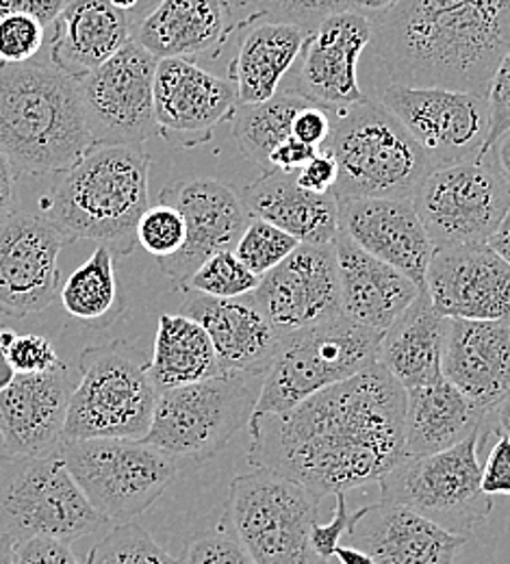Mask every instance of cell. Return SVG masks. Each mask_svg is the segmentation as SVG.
I'll return each instance as SVG.
<instances>
[{"mask_svg":"<svg viewBox=\"0 0 510 564\" xmlns=\"http://www.w3.org/2000/svg\"><path fill=\"white\" fill-rule=\"evenodd\" d=\"M406 391L378 362L287 413L248 425V463L324 499L378 482L404 458Z\"/></svg>","mask_w":510,"mask_h":564,"instance_id":"cell-1","label":"cell"},{"mask_svg":"<svg viewBox=\"0 0 510 564\" xmlns=\"http://www.w3.org/2000/svg\"><path fill=\"white\" fill-rule=\"evenodd\" d=\"M369 22L359 66L369 100L395 85L487 96L510 48V0H395Z\"/></svg>","mask_w":510,"mask_h":564,"instance_id":"cell-2","label":"cell"},{"mask_svg":"<svg viewBox=\"0 0 510 564\" xmlns=\"http://www.w3.org/2000/svg\"><path fill=\"white\" fill-rule=\"evenodd\" d=\"M150 154L144 145H94L42 198L40 209L66 241H96L129 257L148 207Z\"/></svg>","mask_w":510,"mask_h":564,"instance_id":"cell-3","label":"cell"},{"mask_svg":"<svg viewBox=\"0 0 510 564\" xmlns=\"http://www.w3.org/2000/svg\"><path fill=\"white\" fill-rule=\"evenodd\" d=\"M78 80L46 64H0V152L24 174H66L94 148Z\"/></svg>","mask_w":510,"mask_h":564,"instance_id":"cell-4","label":"cell"},{"mask_svg":"<svg viewBox=\"0 0 510 564\" xmlns=\"http://www.w3.org/2000/svg\"><path fill=\"white\" fill-rule=\"evenodd\" d=\"M319 150L337 163L335 198L411 200L415 189L438 170L378 100L333 113L330 138Z\"/></svg>","mask_w":510,"mask_h":564,"instance_id":"cell-5","label":"cell"},{"mask_svg":"<svg viewBox=\"0 0 510 564\" xmlns=\"http://www.w3.org/2000/svg\"><path fill=\"white\" fill-rule=\"evenodd\" d=\"M148 365L147 354L124 339L85 348L62 441H142L159 398Z\"/></svg>","mask_w":510,"mask_h":564,"instance_id":"cell-6","label":"cell"},{"mask_svg":"<svg viewBox=\"0 0 510 564\" xmlns=\"http://www.w3.org/2000/svg\"><path fill=\"white\" fill-rule=\"evenodd\" d=\"M265 376L221 373L216 378L159 391L147 445L167 458L207 463L248 427Z\"/></svg>","mask_w":510,"mask_h":564,"instance_id":"cell-7","label":"cell"},{"mask_svg":"<svg viewBox=\"0 0 510 564\" xmlns=\"http://www.w3.org/2000/svg\"><path fill=\"white\" fill-rule=\"evenodd\" d=\"M319 501L292 480L257 469L230 482L218 528L254 564H326L311 543Z\"/></svg>","mask_w":510,"mask_h":564,"instance_id":"cell-8","label":"cell"},{"mask_svg":"<svg viewBox=\"0 0 510 564\" xmlns=\"http://www.w3.org/2000/svg\"><path fill=\"white\" fill-rule=\"evenodd\" d=\"M109 521L94 510L55 454L0 456V536L74 543Z\"/></svg>","mask_w":510,"mask_h":564,"instance_id":"cell-9","label":"cell"},{"mask_svg":"<svg viewBox=\"0 0 510 564\" xmlns=\"http://www.w3.org/2000/svg\"><path fill=\"white\" fill-rule=\"evenodd\" d=\"M380 339L382 333L344 315L283 337L263 378L254 417L287 413L317 391L361 373L376 362Z\"/></svg>","mask_w":510,"mask_h":564,"instance_id":"cell-10","label":"cell"},{"mask_svg":"<svg viewBox=\"0 0 510 564\" xmlns=\"http://www.w3.org/2000/svg\"><path fill=\"white\" fill-rule=\"evenodd\" d=\"M478 445L480 432H474L437 454L404 456L378 480L382 501L404 506L452 534H471L493 510V497L482 491Z\"/></svg>","mask_w":510,"mask_h":564,"instance_id":"cell-11","label":"cell"},{"mask_svg":"<svg viewBox=\"0 0 510 564\" xmlns=\"http://www.w3.org/2000/svg\"><path fill=\"white\" fill-rule=\"evenodd\" d=\"M57 456L94 510L118 525L144 514L176 478V463L144 441H62Z\"/></svg>","mask_w":510,"mask_h":564,"instance_id":"cell-12","label":"cell"},{"mask_svg":"<svg viewBox=\"0 0 510 564\" xmlns=\"http://www.w3.org/2000/svg\"><path fill=\"white\" fill-rule=\"evenodd\" d=\"M435 250L489 243L510 212V189L482 161L435 170L411 196Z\"/></svg>","mask_w":510,"mask_h":564,"instance_id":"cell-13","label":"cell"},{"mask_svg":"<svg viewBox=\"0 0 510 564\" xmlns=\"http://www.w3.org/2000/svg\"><path fill=\"white\" fill-rule=\"evenodd\" d=\"M156 59L131 40L98 70L78 80L87 129L96 145H144L154 120Z\"/></svg>","mask_w":510,"mask_h":564,"instance_id":"cell-14","label":"cell"},{"mask_svg":"<svg viewBox=\"0 0 510 564\" xmlns=\"http://www.w3.org/2000/svg\"><path fill=\"white\" fill-rule=\"evenodd\" d=\"M376 100L437 167L478 161L489 138L487 96L438 87H387Z\"/></svg>","mask_w":510,"mask_h":564,"instance_id":"cell-15","label":"cell"},{"mask_svg":"<svg viewBox=\"0 0 510 564\" xmlns=\"http://www.w3.org/2000/svg\"><path fill=\"white\" fill-rule=\"evenodd\" d=\"M369 40L371 22L363 13L344 11L328 18L304 37L287 89L330 113L367 102L359 66Z\"/></svg>","mask_w":510,"mask_h":564,"instance_id":"cell-16","label":"cell"},{"mask_svg":"<svg viewBox=\"0 0 510 564\" xmlns=\"http://www.w3.org/2000/svg\"><path fill=\"white\" fill-rule=\"evenodd\" d=\"M281 337L341 317V284L333 243H300L252 293Z\"/></svg>","mask_w":510,"mask_h":564,"instance_id":"cell-17","label":"cell"},{"mask_svg":"<svg viewBox=\"0 0 510 564\" xmlns=\"http://www.w3.org/2000/svg\"><path fill=\"white\" fill-rule=\"evenodd\" d=\"M59 228L35 213L13 212L0 219V313L29 317L59 293Z\"/></svg>","mask_w":510,"mask_h":564,"instance_id":"cell-18","label":"cell"},{"mask_svg":"<svg viewBox=\"0 0 510 564\" xmlns=\"http://www.w3.org/2000/svg\"><path fill=\"white\" fill-rule=\"evenodd\" d=\"M159 200L174 205L185 217V246L176 254L159 261L172 289L185 291L189 279L209 257L235 250L250 221V213L241 196L216 178H192L167 185Z\"/></svg>","mask_w":510,"mask_h":564,"instance_id":"cell-19","label":"cell"},{"mask_svg":"<svg viewBox=\"0 0 510 564\" xmlns=\"http://www.w3.org/2000/svg\"><path fill=\"white\" fill-rule=\"evenodd\" d=\"M424 289L447 319H510V265L489 243L435 250Z\"/></svg>","mask_w":510,"mask_h":564,"instance_id":"cell-20","label":"cell"},{"mask_svg":"<svg viewBox=\"0 0 510 564\" xmlns=\"http://www.w3.org/2000/svg\"><path fill=\"white\" fill-rule=\"evenodd\" d=\"M237 91L189 59H161L154 72V120L159 135L183 145L211 138L237 109Z\"/></svg>","mask_w":510,"mask_h":564,"instance_id":"cell-21","label":"cell"},{"mask_svg":"<svg viewBox=\"0 0 510 564\" xmlns=\"http://www.w3.org/2000/svg\"><path fill=\"white\" fill-rule=\"evenodd\" d=\"M339 232L373 259L424 286L435 246L411 200L337 198Z\"/></svg>","mask_w":510,"mask_h":564,"instance_id":"cell-22","label":"cell"},{"mask_svg":"<svg viewBox=\"0 0 510 564\" xmlns=\"http://www.w3.org/2000/svg\"><path fill=\"white\" fill-rule=\"evenodd\" d=\"M76 378L68 365L15 376L0 391V438L9 456H48L64 438Z\"/></svg>","mask_w":510,"mask_h":564,"instance_id":"cell-23","label":"cell"},{"mask_svg":"<svg viewBox=\"0 0 510 564\" xmlns=\"http://www.w3.org/2000/svg\"><path fill=\"white\" fill-rule=\"evenodd\" d=\"M348 545L373 564H456L467 536L452 534L417 512L378 501L352 512Z\"/></svg>","mask_w":510,"mask_h":564,"instance_id":"cell-24","label":"cell"},{"mask_svg":"<svg viewBox=\"0 0 510 564\" xmlns=\"http://www.w3.org/2000/svg\"><path fill=\"white\" fill-rule=\"evenodd\" d=\"M181 315L198 322L207 330L224 373L265 376L283 341L257 306L252 293L219 300L187 291Z\"/></svg>","mask_w":510,"mask_h":564,"instance_id":"cell-25","label":"cell"},{"mask_svg":"<svg viewBox=\"0 0 510 564\" xmlns=\"http://www.w3.org/2000/svg\"><path fill=\"white\" fill-rule=\"evenodd\" d=\"M441 371L487 413L510 393V319H449Z\"/></svg>","mask_w":510,"mask_h":564,"instance_id":"cell-26","label":"cell"},{"mask_svg":"<svg viewBox=\"0 0 510 564\" xmlns=\"http://www.w3.org/2000/svg\"><path fill=\"white\" fill-rule=\"evenodd\" d=\"M239 26L226 0H159L133 22V40L161 59L218 57Z\"/></svg>","mask_w":510,"mask_h":564,"instance_id":"cell-27","label":"cell"},{"mask_svg":"<svg viewBox=\"0 0 510 564\" xmlns=\"http://www.w3.org/2000/svg\"><path fill=\"white\" fill-rule=\"evenodd\" d=\"M333 248L339 268L344 317L384 335L424 286L367 254L344 232H337Z\"/></svg>","mask_w":510,"mask_h":564,"instance_id":"cell-28","label":"cell"},{"mask_svg":"<svg viewBox=\"0 0 510 564\" xmlns=\"http://www.w3.org/2000/svg\"><path fill=\"white\" fill-rule=\"evenodd\" d=\"M133 40L129 13L109 0H73L53 22L51 66L83 80Z\"/></svg>","mask_w":510,"mask_h":564,"instance_id":"cell-29","label":"cell"},{"mask_svg":"<svg viewBox=\"0 0 510 564\" xmlns=\"http://www.w3.org/2000/svg\"><path fill=\"white\" fill-rule=\"evenodd\" d=\"M449 319L438 315L426 289L384 330L376 362L384 367L404 391L437 382L447 344Z\"/></svg>","mask_w":510,"mask_h":564,"instance_id":"cell-30","label":"cell"},{"mask_svg":"<svg viewBox=\"0 0 510 564\" xmlns=\"http://www.w3.org/2000/svg\"><path fill=\"white\" fill-rule=\"evenodd\" d=\"M250 217L270 221L300 243L326 246L339 232V207L335 194H311L295 183V174L281 170L263 172L241 196Z\"/></svg>","mask_w":510,"mask_h":564,"instance_id":"cell-31","label":"cell"},{"mask_svg":"<svg viewBox=\"0 0 510 564\" xmlns=\"http://www.w3.org/2000/svg\"><path fill=\"white\" fill-rule=\"evenodd\" d=\"M485 415L445 378L409 389L404 456H428L458 445L469 434L480 432Z\"/></svg>","mask_w":510,"mask_h":564,"instance_id":"cell-32","label":"cell"},{"mask_svg":"<svg viewBox=\"0 0 510 564\" xmlns=\"http://www.w3.org/2000/svg\"><path fill=\"white\" fill-rule=\"evenodd\" d=\"M304 37L300 29L290 24L263 20L250 26L228 66L237 102L259 105L274 98L300 57Z\"/></svg>","mask_w":510,"mask_h":564,"instance_id":"cell-33","label":"cell"},{"mask_svg":"<svg viewBox=\"0 0 510 564\" xmlns=\"http://www.w3.org/2000/svg\"><path fill=\"white\" fill-rule=\"evenodd\" d=\"M148 373L159 391L221 376L207 330L185 315H159Z\"/></svg>","mask_w":510,"mask_h":564,"instance_id":"cell-34","label":"cell"},{"mask_svg":"<svg viewBox=\"0 0 510 564\" xmlns=\"http://www.w3.org/2000/svg\"><path fill=\"white\" fill-rule=\"evenodd\" d=\"M59 295L66 313L87 326L105 328L118 322L127 304L116 279L113 252L98 246L94 254L74 270Z\"/></svg>","mask_w":510,"mask_h":564,"instance_id":"cell-35","label":"cell"},{"mask_svg":"<svg viewBox=\"0 0 510 564\" xmlns=\"http://www.w3.org/2000/svg\"><path fill=\"white\" fill-rule=\"evenodd\" d=\"M311 105L290 89L259 105H237L232 113V135L246 159L270 172V156L285 140L292 138L295 116Z\"/></svg>","mask_w":510,"mask_h":564,"instance_id":"cell-36","label":"cell"},{"mask_svg":"<svg viewBox=\"0 0 510 564\" xmlns=\"http://www.w3.org/2000/svg\"><path fill=\"white\" fill-rule=\"evenodd\" d=\"M83 564H181L138 523H120L100 539Z\"/></svg>","mask_w":510,"mask_h":564,"instance_id":"cell-37","label":"cell"},{"mask_svg":"<svg viewBox=\"0 0 510 564\" xmlns=\"http://www.w3.org/2000/svg\"><path fill=\"white\" fill-rule=\"evenodd\" d=\"M297 246L300 241L285 230L272 226L265 219L250 217L232 252L254 276L261 279L279 268Z\"/></svg>","mask_w":510,"mask_h":564,"instance_id":"cell-38","label":"cell"},{"mask_svg":"<svg viewBox=\"0 0 510 564\" xmlns=\"http://www.w3.org/2000/svg\"><path fill=\"white\" fill-rule=\"evenodd\" d=\"M259 286V276H254L232 250H224L209 257L196 274L189 279L185 291H196L209 297L232 300L254 293Z\"/></svg>","mask_w":510,"mask_h":564,"instance_id":"cell-39","label":"cell"},{"mask_svg":"<svg viewBox=\"0 0 510 564\" xmlns=\"http://www.w3.org/2000/svg\"><path fill=\"white\" fill-rule=\"evenodd\" d=\"M187 239V226L181 212L159 200L154 207H148L138 224V246H142L156 261L176 254Z\"/></svg>","mask_w":510,"mask_h":564,"instance_id":"cell-40","label":"cell"},{"mask_svg":"<svg viewBox=\"0 0 510 564\" xmlns=\"http://www.w3.org/2000/svg\"><path fill=\"white\" fill-rule=\"evenodd\" d=\"M344 11H350V0H261L257 20L290 24L308 35L328 18Z\"/></svg>","mask_w":510,"mask_h":564,"instance_id":"cell-41","label":"cell"},{"mask_svg":"<svg viewBox=\"0 0 510 564\" xmlns=\"http://www.w3.org/2000/svg\"><path fill=\"white\" fill-rule=\"evenodd\" d=\"M44 44V24L29 15H0V64L31 62Z\"/></svg>","mask_w":510,"mask_h":564,"instance_id":"cell-42","label":"cell"},{"mask_svg":"<svg viewBox=\"0 0 510 564\" xmlns=\"http://www.w3.org/2000/svg\"><path fill=\"white\" fill-rule=\"evenodd\" d=\"M181 564H254V561L228 532L216 528L189 541Z\"/></svg>","mask_w":510,"mask_h":564,"instance_id":"cell-43","label":"cell"},{"mask_svg":"<svg viewBox=\"0 0 510 564\" xmlns=\"http://www.w3.org/2000/svg\"><path fill=\"white\" fill-rule=\"evenodd\" d=\"M7 358L15 373L31 376V373H44L53 367H57L62 360L53 344L42 335H18L7 350Z\"/></svg>","mask_w":510,"mask_h":564,"instance_id":"cell-44","label":"cell"},{"mask_svg":"<svg viewBox=\"0 0 510 564\" xmlns=\"http://www.w3.org/2000/svg\"><path fill=\"white\" fill-rule=\"evenodd\" d=\"M487 102H489V138L480 156L491 148L493 141L504 135L510 129V48L491 76Z\"/></svg>","mask_w":510,"mask_h":564,"instance_id":"cell-45","label":"cell"},{"mask_svg":"<svg viewBox=\"0 0 510 564\" xmlns=\"http://www.w3.org/2000/svg\"><path fill=\"white\" fill-rule=\"evenodd\" d=\"M337 503H335V517L328 523H315L311 530V543L313 550L319 558H324L326 563L335 556V552L341 545V536L348 532L350 523H352V512L348 510V501L346 494L335 495Z\"/></svg>","mask_w":510,"mask_h":564,"instance_id":"cell-46","label":"cell"},{"mask_svg":"<svg viewBox=\"0 0 510 564\" xmlns=\"http://www.w3.org/2000/svg\"><path fill=\"white\" fill-rule=\"evenodd\" d=\"M15 564H78V561L68 543L40 536L15 543Z\"/></svg>","mask_w":510,"mask_h":564,"instance_id":"cell-47","label":"cell"},{"mask_svg":"<svg viewBox=\"0 0 510 564\" xmlns=\"http://www.w3.org/2000/svg\"><path fill=\"white\" fill-rule=\"evenodd\" d=\"M295 183L311 194H333L337 185V163L326 150H317V154L300 170L295 172Z\"/></svg>","mask_w":510,"mask_h":564,"instance_id":"cell-48","label":"cell"},{"mask_svg":"<svg viewBox=\"0 0 510 564\" xmlns=\"http://www.w3.org/2000/svg\"><path fill=\"white\" fill-rule=\"evenodd\" d=\"M330 131L333 113L317 105H306L293 120L292 138L319 150L330 138Z\"/></svg>","mask_w":510,"mask_h":564,"instance_id":"cell-49","label":"cell"},{"mask_svg":"<svg viewBox=\"0 0 510 564\" xmlns=\"http://www.w3.org/2000/svg\"><path fill=\"white\" fill-rule=\"evenodd\" d=\"M482 491L487 495H510V438L498 436L482 467Z\"/></svg>","mask_w":510,"mask_h":564,"instance_id":"cell-50","label":"cell"},{"mask_svg":"<svg viewBox=\"0 0 510 564\" xmlns=\"http://www.w3.org/2000/svg\"><path fill=\"white\" fill-rule=\"evenodd\" d=\"M70 2L73 0H0V15H29L46 26L53 24Z\"/></svg>","mask_w":510,"mask_h":564,"instance_id":"cell-51","label":"cell"},{"mask_svg":"<svg viewBox=\"0 0 510 564\" xmlns=\"http://www.w3.org/2000/svg\"><path fill=\"white\" fill-rule=\"evenodd\" d=\"M317 154V148H311L302 141L290 138L283 141L270 156V172L272 170H281L287 174H295L300 172L313 156Z\"/></svg>","mask_w":510,"mask_h":564,"instance_id":"cell-52","label":"cell"},{"mask_svg":"<svg viewBox=\"0 0 510 564\" xmlns=\"http://www.w3.org/2000/svg\"><path fill=\"white\" fill-rule=\"evenodd\" d=\"M487 163L510 189V129L491 143V148L478 159Z\"/></svg>","mask_w":510,"mask_h":564,"instance_id":"cell-53","label":"cell"},{"mask_svg":"<svg viewBox=\"0 0 510 564\" xmlns=\"http://www.w3.org/2000/svg\"><path fill=\"white\" fill-rule=\"evenodd\" d=\"M18 200V183H15V167L11 161L0 152V219L15 212Z\"/></svg>","mask_w":510,"mask_h":564,"instance_id":"cell-54","label":"cell"},{"mask_svg":"<svg viewBox=\"0 0 510 564\" xmlns=\"http://www.w3.org/2000/svg\"><path fill=\"white\" fill-rule=\"evenodd\" d=\"M489 434L510 438V393L487 411L480 425V441H485Z\"/></svg>","mask_w":510,"mask_h":564,"instance_id":"cell-55","label":"cell"},{"mask_svg":"<svg viewBox=\"0 0 510 564\" xmlns=\"http://www.w3.org/2000/svg\"><path fill=\"white\" fill-rule=\"evenodd\" d=\"M489 246L510 265V212L502 219V224L496 230V235L489 239Z\"/></svg>","mask_w":510,"mask_h":564,"instance_id":"cell-56","label":"cell"},{"mask_svg":"<svg viewBox=\"0 0 510 564\" xmlns=\"http://www.w3.org/2000/svg\"><path fill=\"white\" fill-rule=\"evenodd\" d=\"M395 0H350V11L363 13L367 18H373L382 11H387Z\"/></svg>","mask_w":510,"mask_h":564,"instance_id":"cell-57","label":"cell"},{"mask_svg":"<svg viewBox=\"0 0 510 564\" xmlns=\"http://www.w3.org/2000/svg\"><path fill=\"white\" fill-rule=\"evenodd\" d=\"M335 556L341 564H373V561L365 552H361L359 547H352V545H339Z\"/></svg>","mask_w":510,"mask_h":564,"instance_id":"cell-58","label":"cell"},{"mask_svg":"<svg viewBox=\"0 0 510 564\" xmlns=\"http://www.w3.org/2000/svg\"><path fill=\"white\" fill-rule=\"evenodd\" d=\"M228 7L232 9V13L237 15L239 11L246 13V24L254 22L257 20V9H259V2L261 0H226Z\"/></svg>","mask_w":510,"mask_h":564,"instance_id":"cell-59","label":"cell"},{"mask_svg":"<svg viewBox=\"0 0 510 564\" xmlns=\"http://www.w3.org/2000/svg\"><path fill=\"white\" fill-rule=\"evenodd\" d=\"M15 369L11 367V362H9V358H7V354L0 350V391H4L13 380H15Z\"/></svg>","mask_w":510,"mask_h":564,"instance_id":"cell-60","label":"cell"},{"mask_svg":"<svg viewBox=\"0 0 510 564\" xmlns=\"http://www.w3.org/2000/svg\"><path fill=\"white\" fill-rule=\"evenodd\" d=\"M0 564H15V543L7 536H0Z\"/></svg>","mask_w":510,"mask_h":564,"instance_id":"cell-61","label":"cell"},{"mask_svg":"<svg viewBox=\"0 0 510 564\" xmlns=\"http://www.w3.org/2000/svg\"><path fill=\"white\" fill-rule=\"evenodd\" d=\"M109 2H111L116 9L129 13L131 22H133V18L138 15V11H140V7H142V0H109Z\"/></svg>","mask_w":510,"mask_h":564,"instance_id":"cell-62","label":"cell"},{"mask_svg":"<svg viewBox=\"0 0 510 564\" xmlns=\"http://www.w3.org/2000/svg\"><path fill=\"white\" fill-rule=\"evenodd\" d=\"M15 337H18V333H13V330H9V328L0 330V350L7 352V350L11 348V344H13Z\"/></svg>","mask_w":510,"mask_h":564,"instance_id":"cell-63","label":"cell"},{"mask_svg":"<svg viewBox=\"0 0 510 564\" xmlns=\"http://www.w3.org/2000/svg\"><path fill=\"white\" fill-rule=\"evenodd\" d=\"M156 2H159V0H142V7H140V11H138V15L133 18V22H135L138 18H142L144 13H148V11H150V9H152ZM133 22H131V24H133Z\"/></svg>","mask_w":510,"mask_h":564,"instance_id":"cell-64","label":"cell"}]
</instances>
